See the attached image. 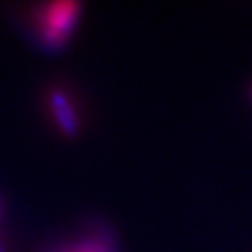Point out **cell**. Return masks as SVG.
<instances>
[{
    "mask_svg": "<svg viewBox=\"0 0 252 252\" xmlns=\"http://www.w3.org/2000/svg\"><path fill=\"white\" fill-rule=\"evenodd\" d=\"M79 17H81V4L77 2L37 4L30 9L28 27L32 30V37L41 47L60 49L73 36Z\"/></svg>",
    "mask_w": 252,
    "mask_h": 252,
    "instance_id": "6da1fadb",
    "label": "cell"
},
{
    "mask_svg": "<svg viewBox=\"0 0 252 252\" xmlns=\"http://www.w3.org/2000/svg\"><path fill=\"white\" fill-rule=\"evenodd\" d=\"M47 108L62 135L75 136L81 131V114L71 92L63 86H54L47 92Z\"/></svg>",
    "mask_w": 252,
    "mask_h": 252,
    "instance_id": "7a4b0ae2",
    "label": "cell"
},
{
    "mask_svg": "<svg viewBox=\"0 0 252 252\" xmlns=\"http://www.w3.org/2000/svg\"><path fill=\"white\" fill-rule=\"evenodd\" d=\"M56 252H114V241L105 232H95L79 237L77 241L65 245Z\"/></svg>",
    "mask_w": 252,
    "mask_h": 252,
    "instance_id": "3957f363",
    "label": "cell"
},
{
    "mask_svg": "<svg viewBox=\"0 0 252 252\" xmlns=\"http://www.w3.org/2000/svg\"><path fill=\"white\" fill-rule=\"evenodd\" d=\"M0 252H4V251H2V245H0Z\"/></svg>",
    "mask_w": 252,
    "mask_h": 252,
    "instance_id": "277c9868",
    "label": "cell"
}]
</instances>
